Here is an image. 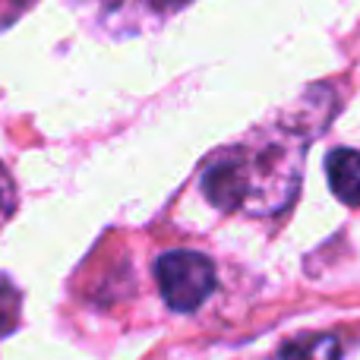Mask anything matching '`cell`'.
Wrapping results in <instances>:
<instances>
[{
    "instance_id": "1",
    "label": "cell",
    "mask_w": 360,
    "mask_h": 360,
    "mask_svg": "<svg viewBox=\"0 0 360 360\" xmlns=\"http://www.w3.org/2000/svg\"><path fill=\"white\" fill-rule=\"evenodd\" d=\"M304 152L307 139L288 127L259 130L205 165L202 193L221 212H247L256 218L281 215L300 193Z\"/></svg>"
},
{
    "instance_id": "2",
    "label": "cell",
    "mask_w": 360,
    "mask_h": 360,
    "mask_svg": "<svg viewBox=\"0 0 360 360\" xmlns=\"http://www.w3.org/2000/svg\"><path fill=\"white\" fill-rule=\"evenodd\" d=\"M155 281L174 313H193L215 291V262L196 250H168L155 259Z\"/></svg>"
},
{
    "instance_id": "3",
    "label": "cell",
    "mask_w": 360,
    "mask_h": 360,
    "mask_svg": "<svg viewBox=\"0 0 360 360\" xmlns=\"http://www.w3.org/2000/svg\"><path fill=\"white\" fill-rule=\"evenodd\" d=\"M335 114H338L335 89H332L329 82H316V86H310L294 101V108L281 117V127H288L291 133H297V136H304L307 143H310V139H316L319 133L329 127V120L335 117Z\"/></svg>"
},
{
    "instance_id": "4",
    "label": "cell",
    "mask_w": 360,
    "mask_h": 360,
    "mask_svg": "<svg viewBox=\"0 0 360 360\" xmlns=\"http://www.w3.org/2000/svg\"><path fill=\"white\" fill-rule=\"evenodd\" d=\"M329 186L338 196V202L357 209L360 205V152L357 149H335L326 162Z\"/></svg>"
},
{
    "instance_id": "5",
    "label": "cell",
    "mask_w": 360,
    "mask_h": 360,
    "mask_svg": "<svg viewBox=\"0 0 360 360\" xmlns=\"http://www.w3.org/2000/svg\"><path fill=\"white\" fill-rule=\"evenodd\" d=\"M338 357H342L338 338L326 335V332H316V335L288 338L269 360H338Z\"/></svg>"
},
{
    "instance_id": "6",
    "label": "cell",
    "mask_w": 360,
    "mask_h": 360,
    "mask_svg": "<svg viewBox=\"0 0 360 360\" xmlns=\"http://www.w3.org/2000/svg\"><path fill=\"white\" fill-rule=\"evenodd\" d=\"M16 209V184H13L10 171L0 165V215H10Z\"/></svg>"
}]
</instances>
